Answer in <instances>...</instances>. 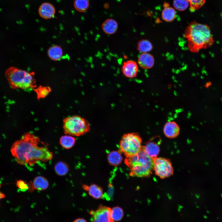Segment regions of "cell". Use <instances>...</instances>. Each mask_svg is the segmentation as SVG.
<instances>
[{"instance_id":"cell-1","label":"cell","mask_w":222,"mask_h":222,"mask_svg":"<svg viewBox=\"0 0 222 222\" xmlns=\"http://www.w3.org/2000/svg\"><path fill=\"white\" fill-rule=\"evenodd\" d=\"M39 137L30 132L25 133L12 145L10 151L19 164L31 166L39 161L46 162L51 160L53 153L46 146H39Z\"/></svg>"},{"instance_id":"cell-2","label":"cell","mask_w":222,"mask_h":222,"mask_svg":"<svg viewBox=\"0 0 222 222\" xmlns=\"http://www.w3.org/2000/svg\"><path fill=\"white\" fill-rule=\"evenodd\" d=\"M190 51L197 53L200 50L212 46L215 42L210 27L195 21L191 22L184 34Z\"/></svg>"},{"instance_id":"cell-3","label":"cell","mask_w":222,"mask_h":222,"mask_svg":"<svg viewBox=\"0 0 222 222\" xmlns=\"http://www.w3.org/2000/svg\"><path fill=\"white\" fill-rule=\"evenodd\" d=\"M35 75L34 72H29L14 67L9 68L5 72L9 84L13 89L27 91L33 90L36 88Z\"/></svg>"},{"instance_id":"cell-4","label":"cell","mask_w":222,"mask_h":222,"mask_svg":"<svg viewBox=\"0 0 222 222\" xmlns=\"http://www.w3.org/2000/svg\"><path fill=\"white\" fill-rule=\"evenodd\" d=\"M124 162L130 170L131 176L147 177L150 175L153 170V159L146 154L142 148L134 155L126 158Z\"/></svg>"},{"instance_id":"cell-5","label":"cell","mask_w":222,"mask_h":222,"mask_svg":"<svg viewBox=\"0 0 222 222\" xmlns=\"http://www.w3.org/2000/svg\"><path fill=\"white\" fill-rule=\"evenodd\" d=\"M64 133L72 136H80L88 132L90 126L85 118L77 115L66 117L63 120Z\"/></svg>"},{"instance_id":"cell-6","label":"cell","mask_w":222,"mask_h":222,"mask_svg":"<svg viewBox=\"0 0 222 222\" xmlns=\"http://www.w3.org/2000/svg\"><path fill=\"white\" fill-rule=\"evenodd\" d=\"M142 141L138 133L132 132L125 134L120 142V151L126 158L133 156L142 150Z\"/></svg>"},{"instance_id":"cell-7","label":"cell","mask_w":222,"mask_h":222,"mask_svg":"<svg viewBox=\"0 0 222 222\" xmlns=\"http://www.w3.org/2000/svg\"><path fill=\"white\" fill-rule=\"evenodd\" d=\"M153 169L156 175L162 179L171 176L174 171L170 160L161 157H157L153 159Z\"/></svg>"},{"instance_id":"cell-8","label":"cell","mask_w":222,"mask_h":222,"mask_svg":"<svg viewBox=\"0 0 222 222\" xmlns=\"http://www.w3.org/2000/svg\"><path fill=\"white\" fill-rule=\"evenodd\" d=\"M112 209L105 206L100 205L95 211L89 212L92 216V222H114L111 216Z\"/></svg>"},{"instance_id":"cell-9","label":"cell","mask_w":222,"mask_h":222,"mask_svg":"<svg viewBox=\"0 0 222 222\" xmlns=\"http://www.w3.org/2000/svg\"><path fill=\"white\" fill-rule=\"evenodd\" d=\"M121 70L123 74L126 77L134 78L138 74V67L136 62L129 60L124 62L121 67Z\"/></svg>"},{"instance_id":"cell-10","label":"cell","mask_w":222,"mask_h":222,"mask_svg":"<svg viewBox=\"0 0 222 222\" xmlns=\"http://www.w3.org/2000/svg\"><path fill=\"white\" fill-rule=\"evenodd\" d=\"M180 128L177 123L175 121L166 122L163 127V132L165 135L170 138H176L179 135Z\"/></svg>"},{"instance_id":"cell-11","label":"cell","mask_w":222,"mask_h":222,"mask_svg":"<svg viewBox=\"0 0 222 222\" xmlns=\"http://www.w3.org/2000/svg\"><path fill=\"white\" fill-rule=\"evenodd\" d=\"M28 185V190L32 192L35 190L41 191L46 190L49 187V183L46 178L42 176H38L34 179L30 185Z\"/></svg>"},{"instance_id":"cell-12","label":"cell","mask_w":222,"mask_h":222,"mask_svg":"<svg viewBox=\"0 0 222 222\" xmlns=\"http://www.w3.org/2000/svg\"><path fill=\"white\" fill-rule=\"evenodd\" d=\"M139 65L142 68L148 69L151 68L154 64V56L149 53H141L138 60Z\"/></svg>"},{"instance_id":"cell-13","label":"cell","mask_w":222,"mask_h":222,"mask_svg":"<svg viewBox=\"0 0 222 222\" xmlns=\"http://www.w3.org/2000/svg\"><path fill=\"white\" fill-rule=\"evenodd\" d=\"M142 148L146 154L154 159L157 157L160 151V148L158 142L150 141L142 146Z\"/></svg>"},{"instance_id":"cell-14","label":"cell","mask_w":222,"mask_h":222,"mask_svg":"<svg viewBox=\"0 0 222 222\" xmlns=\"http://www.w3.org/2000/svg\"><path fill=\"white\" fill-rule=\"evenodd\" d=\"M55 13L54 6L49 3H43L39 8V14L42 17L45 19L51 18L54 15Z\"/></svg>"},{"instance_id":"cell-15","label":"cell","mask_w":222,"mask_h":222,"mask_svg":"<svg viewBox=\"0 0 222 222\" xmlns=\"http://www.w3.org/2000/svg\"><path fill=\"white\" fill-rule=\"evenodd\" d=\"M84 189L88 191L89 194L96 199H100L103 197V190L102 188L96 184H93L88 186L84 185Z\"/></svg>"},{"instance_id":"cell-16","label":"cell","mask_w":222,"mask_h":222,"mask_svg":"<svg viewBox=\"0 0 222 222\" xmlns=\"http://www.w3.org/2000/svg\"><path fill=\"white\" fill-rule=\"evenodd\" d=\"M118 24L114 19L109 18L106 20L103 23L102 28L104 32L107 35H112L117 31Z\"/></svg>"},{"instance_id":"cell-17","label":"cell","mask_w":222,"mask_h":222,"mask_svg":"<svg viewBox=\"0 0 222 222\" xmlns=\"http://www.w3.org/2000/svg\"><path fill=\"white\" fill-rule=\"evenodd\" d=\"M164 8L162 13V17L164 21L168 22L173 21L175 18L176 13L175 10L172 7H169L167 3L163 4Z\"/></svg>"},{"instance_id":"cell-18","label":"cell","mask_w":222,"mask_h":222,"mask_svg":"<svg viewBox=\"0 0 222 222\" xmlns=\"http://www.w3.org/2000/svg\"><path fill=\"white\" fill-rule=\"evenodd\" d=\"M47 55L52 60L57 61L61 59L63 55V51L61 47L57 45H54L48 49Z\"/></svg>"},{"instance_id":"cell-19","label":"cell","mask_w":222,"mask_h":222,"mask_svg":"<svg viewBox=\"0 0 222 222\" xmlns=\"http://www.w3.org/2000/svg\"><path fill=\"white\" fill-rule=\"evenodd\" d=\"M76 139L73 136L66 134L61 137L59 143L64 148L68 149L72 148L75 145Z\"/></svg>"},{"instance_id":"cell-20","label":"cell","mask_w":222,"mask_h":222,"mask_svg":"<svg viewBox=\"0 0 222 222\" xmlns=\"http://www.w3.org/2000/svg\"><path fill=\"white\" fill-rule=\"evenodd\" d=\"M107 159L109 163L111 165L116 166L121 163L122 157L120 152L113 151L108 154Z\"/></svg>"},{"instance_id":"cell-21","label":"cell","mask_w":222,"mask_h":222,"mask_svg":"<svg viewBox=\"0 0 222 222\" xmlns=\"http://www.w3.org/2000/svg\"><path fill=\"white\" fill-rule=\"evenodd\" d=\"M153 48V46L151 42L148 40L142 39L138 43L137 46V50L142 53H148Z\"/></svg>"},{"instance_id":"cell-22","label":"cell","mask_w":222,"mask_h":222,"mask_svg":"<svg viewBox=\"0 0 222 222\" xmlns=\"http://www.w3.org/2000/svg\"><path fill=\"white\" fill-rule=\"evenodd\" d=\"M54 171L58 175L63 176L66 175L69 171V166L67 164L63 161L57 162L54 166Z\"/></svg>"},{"instance_id":"cell-23","label":"cell","mask_w":222,"mask_h":222,"mask_svg":"<svg viewBox=\"0 0 222 222\" xmlns=\"http://www.w3.org/2000/svg\"><path fill=\"white\" fill-rule=\"evenodd\" d=\"M36 93L37 99L43 98L46 97L51 91L50 87L47 86H39L34 90Z\"/></svg>"},{"instance_id":"cell-24","label":"cell","mask_w":222,"mask_h":222,"mask_svg":"<svg viewBox=\"0 0 222 222\" xmlns=\"http://www.w3.org/2000/svg\"><path fill=\"white\" fill-rule=\"evenodd\" d=\"M124 215L122 209L119 207H114L112 209L111 216L114 221H118L121 220Z\"/></svg>"},{"instance_id":"cell-25","label":"cell","mask_w":222,"mask_h":222,"mask_svg":"<svg viewBox=\"0 0 222 222\" xmlns=\"http://www.w3.org/2000/svg\"><path fill=\"white\" fill-rule=\"evenodd\" d=\"M89 3L88 0H75L74 6L76 10L84 12L88 8Z\"/></svg>"},{"instance_id":"cell-26","label":"cell","mask_w":222,"mask_h":222,"mask_svg":"<svg viewBox=\"0 0 222 222\" xmlns=\"http://www.w3.org/2000/svg\"><path fill=\"white\" fill-rule=\"evenodd\" d=\"M189 3L187 0H173V5L177 10L183 11L188 7Z\"/></svg>"},{"instance_id":"cell-27","label":"cell","mask_w":222,"mask_h":222,"mask_svg":"<svg viewBox=\"0 0 222 222\" xmlns=\"http://www.w3.org/2000/svg\"><path fill=\"white\" fill-rule=\"evenodd\" d=\"M190 4V10L193 12L202 7L206 0H187Z\"/></svg>"},{"instance_id":"cell-28","label":"cell","mask_w":222,"mask_h":222,"mask_svg":"<svg viewBox=\"0 0 222 222\" xmlns=\"http://www.w3.org/2000/svg\"><path fill=\"white\" fill-rule=\"evenodd\" d=\"M18 187L22 191H25L28 189V185L22 180H19L17 183Z\"/></svg>"},{"instance_id":"cell-29","label":"cell","mask_w":222,"mask_h":222,"mask_svg":"<svg viewBox=\"0 0 222 222\" xmlns=\"http://www.w3.org/2000/svg\"><path fill=\"white\" fill-rule=\"evenodd\" d=\"M73 222H87L85 220L82 218H79L75 220Z\"/></svg>"},{"instance_id":"cell-30","label":"cell","mask_w":222,"mask_h":222,"mask_svg":"<svg viewBox=\"0 0 222 222\" xmlns=\"http://www.w3.org/2000/svg\"><path fill=\"white\" fill-rule=\"evenodd\" d=\"M1 185L0 184V187ZM5 195L2 192L0 191V200L2 199H3L5 198Z\"/></svg>"}]
</instances>
